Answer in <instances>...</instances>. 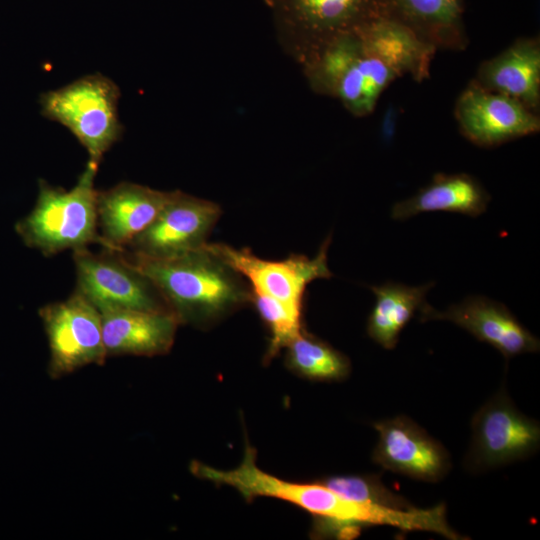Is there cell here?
I'll use <instances>...</instances> for the list:
<instances>
[{"mask_svg": "<svg viewBox=\"0 0 540 540\" xmlns=\"http://www.w3.org/2000/svg\"><path fill=\"white\" fill-rule=\"evenodd\" d=\"M435 51L405 25L380 16L334 37L300 63L314 91L337 98L355 116H365L396 79L428 76Z\"/></svg>", "mask_w": 540, "mask_h": 540, "instance_id": "6da1fadb", "label": "cell"}, {"mask_svg": "<svg viewBox=\"0 0 540 540\" xmlns=\"http://www.w3.org/2000/svg\"><path fill=\"white\" fill-rule=\"evenodd\" d=\"M455 112L464 136L480 146H495L540 129L536 112L513 98L482 88L475 81L458 98Z\"/></svg>", "mask_w": 540, "mask_h": 540, "instance_id": "4fadbf2b", "label": "cell"}, {"mask_svg": "<svg viewBox=\"0 0 540 540\" xmlns=\"http://www.w3.org/2000/svg\"><path fill=\"white\" fill-rule=\"evenodd\" d=\"M109 356H157L170 351L180 324L171 312L109 310L100 312Z\"/></svg>", "mask_w": 540, "mask_h": 540, "instance_id": "2e32d148", "label": "cell"}, {"mask_svg": "<svg viewBox=\"0 0 540 540\" xmlns=\"http://www.w3.org/2000/svg\"><path fill=\"white\" fill-rule=\"evenodd\" d=\"M384 12L437 48L466 45L464 0H382Z\"/></svg>", "mask_w": 540, "mask_h": 540, "instance_id": "ac0fdd59", "label": "cell"}, {"mask_svg": "<svg viewBox=\"0 0 540 540\" xmlns=\"http://www.w3.org/2000/svg\"><path fill=\"white\" fill-rule=\"evenodd\" d=\"M73 260L76 273L74 291L93 304L99 312H171L151 279L123 251L104 248L101 253H93L83 248L73 251Z\"/></svg>", "mask_w": 540, "mask_h": 540, "instance_id": "8992f818", "label": "cell"}, {"mask_svg": "<svg viewBox=\"0 0 540 540\" xmlns=\"http://www.w3.org/2000/svg\"><path fill=\"white\" fill-rule=\"evenodd\" d=\"M475 82L536 112L540 103V44L520 39L479 68Z\"/></svg>", "mask_w": 540, "mask_h": 540, "instance_id": "e0dca14e", "label": "cell"}, {"mask_svg": "<svg viewBox=\"0 0 540 540\" xmlns=\"http://www.w3.org/2000/svg\"><path fill=\"white\" fill-rule=\"evenodd\" d=\"M125 255L151 279L179 323L208 326L250 304L246 280L206 244L169 259Z\"/></svg>", "mask_w": 540, "mask_h": 540, "instance_id": "7a4b0ae2", "label": "cell"}, {"mask_svg": "<svg viewBox=\"0 0 540 540\" xmlns=\"http://www.w3.org/2000/svg\"><path fill=\"white\" fill-rule=\"evenodd\" d=\"M285 364L297 375L314 381H341L351 362L327 342L302 330L285 346Z\"/></svg>", "mask_w": 540, "mask_h": 540, "instance_id": "44dd1931", "label": "cell"}, {"mask_svg": "<svg viewBox=\"0 0 540 540\" xmlns=\"http://www.w3.org/2000/svg\"><path fill=\"white\" fill-rule=\"evenodd\" d=\"M39 316L48 339L52 378L105 362L101 314L83 296L74 291L64 301L44 305Z\"/></svg>", "mask_w": 540, "mask_h": 540, "instance_id": "9c48e42d", "label": "cell"}, {"mask_svg": "<svg viewBox=\"0 0 540 540\" xmlns=\"http://www.w3.org/2000/svg\"><path fill=\"white\" fill-rule=\"evenodd\" d=\"M373 427L378 441L372 460L383 469L424 482L440 481L449 473L448 451L409 417L383 419Z\"/></svg>", "mask_w": 540, "mask_h": 540, "instance_id": "7c38bea8", "label": "cell"}, {"mask_svg": "<svg viewBox=\"0 0 540 540\" xmlns=\"http://www.w3.org/2000/svg\"><path fill=\"white\" fill-rule=\"evenodd\" d=\"M472 438L464 467L481 473L534 455L540 446V424L523 414L504 387L473 416Z\"/></svg>", "mask_w": 540, "mask_h": 540, "instance_id": "52a82bcc", "label": "cell"}, {"mask_svg": "<svg viewBox=\"0 0 540 540\" xmlns=\"http://www.w3.org/2000/svg\"><path fill=\"white\" fill-rule=\"evenodd\" d=\"M173 191H160L132 182H121L97 191L99 233L105 249H123L156 218Z\"/></svg>", "mask_w": 540, "mask_h": 540, "instance_id": "9a60e30c", "label": "cell"}, {"mask_svg": "<svg viewBox=\"0 0 540 540\" xmlns=\"http://www.w3.org/2000/svg\"><path fill=\"white\" fill-rule=\"evenodd\" d=\"M222 214L215 202L174 190L168 202L123 251L144 259H169L207 243Z\"/></svg>", "mask_w": 540, "mask_h": 540, "instance_id": "30bf717a", "label": "cell"}, {"mask_svg": "<svg viewBox=\"0 0 540 540\" xmlns=\"http://www.w3.org/2000/svg\"><path fill=\"white\" fill-rule=\"evenodd\" d=\"M98 166L88 161L77 183L69 190L39 181L34 208L17 222L16 231L23 242L45 256L67 249L88 248L97 243L103 248L97 223V191L94 180Z\"/></svg>", "mask_w": 540, "mask_h": 540, "instance_id": "3957f363", "label": "cell"}, {"mask_svg": "<svg viewBox=\"0 0 540 540\" xmlns=\"http://www.w3.org/2000/svg\"><path fill=\"white\" fill-rule=\"evenodd\" d=\"M317 481L338 495L361 504L401 511L417 508L386 487L375 474L332 475Z\"/></svg>", "mask_w": 540, "mask_h": 540, "instance_id": "7402d4cb", "label": "cell"}, {"mask_svg": "<svg viewBox=\"0 0 540 540\" xmlns=\"http://www.w3.org/2000/svg\"><path fill=\"white\" fill-rule=\"evenodd\" d=\"M279 38L301 62L334 37L386 16L382 0H265Z\"/></svg>", "mask_w": 540, "mask_h": 540, "instance_id": "5b68a950", "label": "cell"}, {"mask_svg": "<svg viewBox=\"0 0 540 540\" xmlns=\"http://www.w3.org/2000/svg\"><path fill=\"white\" fill-rule=\"evenodd\" d=\"M490 195L474 177L460 174H436L433 180L415 195L395 203L394 220H406L424 212L448 211L471 217L483 214Z\"/></svg>", "mask_w": 540, "mask_h": 540, "instance_id": "d6986e66", "label": "cell"}, {"mask_svg": "<svg viewBox=\"0 0 540 540\" xmlns=\"http://www.w3.org/2000/svg\"><path fill=\"white\" fill-rule=\"evenodd\" d=\"M330 242L331 235L313 258L291 254L283 260L259 258L248 248L236 249L224 243L207 242L206 247L239 273L253 291L303 310L307 285L333 276L327 264Z\"/></svg>", "mask_w": 540, "mask_h": 540, "instance_id": "8fae6325", "label": "cell"}, {"mask_svg": "<svg viewBox=\"0 0 540 540\" xmlns=\"http://www.w3.org/2000/svg\"><path fill=\"white\" fill-rule=\"evenodd\" d=\"M433 285L434 282L420 286L387 282L370 286L376 301L367 319L368 336L383 348L394 349L403 328L427 303L425 296Z\"/></svg>", "mask_w": 540, "mask_h": 540, "instance_id": "ffe728a7", "label": "cell"}, {"mask_svg": "<svg viewBox=\"0 0 540 540\" xmlns=\"http://www.w3.org/2000/svg\"><path fill=\"white\" fill-rule=\"evenodd\" d=\"M252 304L269 329L270 341L264 360L270 362L302 329V310L251 289Z\"/></svg>", "mask_w": 540, "mask_h": 540, "instance_id": "603a6c76", "label": "cell"}, {"mask_svg": "<svg viewBox=\"0 0 540 540\" xmlns=\"http://www.w3.org/2000/svg\"><path fill=\"white\" fill-rule=\"evenodd\" d=\"M119 98L111 79L93 74L42 94L40 104L43 116L66 127L87 150L88 161L99 165L123 132Z\"/></svg>", "mask_w": 540, "mask_h": 540, "instance_id": "277c9868", "label": "cell"}, {"mask_svg": "<svg viewBox=\"0 0 540 540\" xmlns=\"http://www.w3.org/2000/svg\"><path fill=\"white\" fill-rule=\"evenodd\" d=\"M419 312L421 322H453L477 340L493 346L506 360L524 353H536L540 349L539 339L504 304L485 296H468L445 311H438L426 303Z\"/></svg>", "mask_w": 540, "mask_h": 540, "instance_id": "5bb4252c", "label": "cell"}, {"mask_svg": "<svg viewBox=\"0 0 540 540\" xmlns=\"http://www.w3.org/2000/svg\"><path fill=\"white\" fill-rule=\"evenodd\" d=\"M190 471L200 479L235 488L248 501L263 496L294 504L310 513L317 525L338 524L348 514V500L318 481L290 482L261 470L256 464V451L249 444L243 460L235 469L219 470L193 461Z\"/></svg>", "mask_w": 540, "mask_h": 540, "instance_id": "ba28073f", "label": "cell"}]
</instances>
